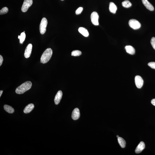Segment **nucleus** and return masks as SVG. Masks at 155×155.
<instances>
[{
	"instance_id": "nucleus-1",
	"label": "nucleus",
	"mask_w": 155,
	"mask_h": 155,
	"mask_svg": "<svg viewBox=\"0 0 155 155\" xmlns=\"http://www.w3.org/2000/svg\"><path fill=\"white\" fill-rule=\"evenodd\" d=\"M32 83L30 81H27L22 84L16 89L15 92L18 94H23L29 90L31 87Z\"/></svg>"
},
{
	"instance_id": "nucleus-2",
	"label": "nucleus",
	"mask_w": 155,
	"mask_h": 155,
	"mask_svg": "<svg viewBox=\"0 0 155 155\" xmlns=\"http://www.w3.org/2000/svg\"><path fill=\"white\" fill-rule=\"evenodd\" d=\"M53 54L52 50L48 48L46 49L41 55L40 62L43 64H45L50 60Z\"/></svg>"
},
{
	"instance_id": "nucleus-3",
	"label": "nucleus",
	"mask_w": 155,
	"mask_h": 155,
	"mask_svg": "<svg viewBox=\"0 0 155 155\" xmlns=\"http://www.w3.org/2000/svg\"><path fill=\"white\" fill-rule=\"evenodd\" d=\"M47 24V21L45 18H43L42 19L40 25V34H44L45 33L46 30Z\"/></svg>"
},
{
	"instance_id": "nucleus-4",
	"label": "nucleus",
	"mask_w": 155,
	"mask_h": 155,
	"mask_svg": "<svg viewBox=\"0 0 155 155\" xmlns=\"http://www.w3.org/2000/svg\"><path fill=\"white\" fill-rule=\"evenodd\" d=\"M129 25L130 27L135 30L139 29L141 27L140 23L136 19H130L129 21Z\"/></svg>"
},
{
	"instance_id": "nucleus-5",
	"label": "nucleus",
	"mask_w": 155,
	"mask_h": 155,
	"mask_svg": "<svg viewBox=\"0 0 155 155\" xmlns=\"http://www.w3.org/2000/svg\"><path fill=\"white\" fill-rule=\"evenodd\" d=\"M33 3V0H24L22 7V11L24 12L27 11L29 8L32 5Z\"/></svg>"
},
{
	"instance_id": "nucleus-6",
	"label": "nucleus",
	"mask_w": 155,
	"mask_h": 155,
	"mask_svg": "<svg viewBox=\"0 0 155 155\" xmlns=\"http://www.w3.org/2000/svg\"><path fill=\"white\" fill-rule=\"evenodd\" d=\"M90 18L92 23L93 25L95 26L98 25L99 16L97 12H92Z\"/></svg>"
},
{
	"instance_id": "nucleus-7",
	"label": "nucleus",
	"mask_w": 155,
	"mask_h": 155,
	"mask_svg": "<svg viewBox=\"0 0 155 155\" xmlns=\"http://www.w3.org/2000/svg\"><path fill=\"white\" fill-rule=\"evenodd\" d=\"M135 82L137 87L140 89L143 84V80L142 78L139 76H136L135 78Z\"/></svg>"
},
{
	"instance_id": "nucleus-8",
	"label": "nucleus",
	"mask_w": 155,
	"mask_h": 155,
	"mask_svg": "<svg viewBox=\"0 0 155 155\" xmlns=\"http://www.w3.org/2000/svg\"><path fill=\"white\" fill-rule=\"evenodd\" d=\"M32 49V45L31 44L28 45L25 50L24 53V56L26 58H28L30 56L31 54Z\"/></svg>"
},
{
	"instance_id": "nucleus-9",
	"label": "nucleus",
	"mask_w": 155,
	"mask_h": 155,
	"mask_svg": "<svg viewBox=\"0 0 155 155\" xmlns=\"http://www.w3.org/2000/svg\"><path fill=\"white\" fill-rule=\"evenodd\" d=\"M80 114L79 109L76 108L73 110L72 114V118L74 120H77L80 117Z\"/></svg>"
},
{
	"instance_id": "nucleus-10",
	"label": "nucleus",
	"mask_w": 155,
	"mask_h": 155,
	"mask_svg": "<svg viewBox=\"0 0 155 155\" xmlns=\"http://www.w3.org/2000/svg\"><path fill=\"white\" fill-rule=\"evenodd\" d=\"M62 95L63 93L61 91L59 90L57 92L54 100V102L56 105H57L59 104L62 98Z\"/></svg>"
},
{
	"instance_id": "nucleus-11",
	"label": "nucleus",
	"mask_w": 155,
	"mask_h": 155,
	"mask_svg": "<svg viewBox=\"0 0 155 155\" xmlns=\"http://www.w3.org/2000/svg\"><path fill=\"white\" fill-rule=\"evenodd\" d=\"M145 143L143 142H141L135 149V153L137 154L140 153L145 149Z\"/></svg>"
},
{
	"instance_id": "nucleus-12",
	"label": "nucleus",
	"mask_w": 155,
	"mask_h": 155,
	"mask_svg": "<svg viewBox=\"0 0 155 155\" xmlns=\"http://www.w3.org/2000/svg\"><path fill=\"white\" fill-rule=\"evenodd\" d=\"M142 2L145 6L149 10L153 11L154 10V8L153 5L149 2L148 0H142Z\"/></svg>"
},
{
	"instance_id": "nucleus-13",
	"label": "nucleus",
	"mask_w": 155,
	"mask_h": 155,
	"mask_svg": "<svg viewBox=\"0 0 155 155\" xmlns=\"http://www.w3.org/2000/svg\"><path fill=\"white\" fill-rule=\"evenodd\" d=\"M34 107V105L30 103L26 106L24 110V112L25 114H28L32 111Z\"/></svg>"
},
{
	"instance_id": "nucleus-14",
	"label": "nucleus",
	"mask_w": 155,
	"mask_h": 155,
	"mask_svg": "<svg viewBox=\"0 0 155 155\" xmlns=\"http://www.w3.org/2000/svg\"><path fill=\"white\" fill-rule=\"evenodd\" d=\"M79 32L85 37H87L89 36L88 31L86 29L83 27H80L78 29Z\"/></svg>"
},
{
	"instance_id": "nucleus-15",
	"label": "nucleus",
	"mask_w": 155,
	"mask_h": 155,
	"mask_svg": "<svg viewBox=\"0 0 155 155\" xmlns=\"http://www.w3.org/2000/svg\"><path fill=\"white\" fill-rule=\"evenodd\" d=\"M125 49L126 52L129 54H131V55H134L135 54V49L132 46H126L125 47Z\"/></svg>"
},
{
	"instance_id": "nucleus-16",
	"label": "nucleus",
	"mask_w": 155,
	"mask_h": 155,
	"mask_svg": "<svg viewBox=\"0 0 155 155\" xmlns=\"http://www.w3.org/2000/svg\"><path fill=\"white\" fill-rule=\"evenodd\" d=\"M117 9L116 5L113 2L110 3L109 10L110 12L113 14H115Z\"/></svg>"
},
{
	"instance_id": "nucleus-17",
	"label": "nucleus",
	"mask_w": 155,
	"mask_h": 155,
	"mask_svg": "<svg viewBox=\"0 0 155 155\" xmlns=\"http://www.w3.org/2000/svg\"><path fill=\"white\" fill-rule=\"evenodd\" d=\"M4 107L5 111L9 114H12L15 112L14 109L10 106L5 105H4Z\"/></svg>"
},
{
	"instance_id": "nucleus-18",
	"label": "nucleus",
	"mask_w": 155,
	"mask_h": 155,
	"mask_svg": "<svg viewBox=\"0 0 155 155\" xmlns=\"http://www.w3.org/2000/svg\"><path fill=\"white\" fill-rule=\"evenodd\" d=\"M118 138V143L119 144L121 148H125L126 145V143L125 140L122 138L120 137Z\"/></svg>"
},
{
	"instance_id": "nucleus-19",
	"label": "nucleus",
	"mask_w": 155,
	"mask_h": 155,
	"mask_svg": "<svg viewBox=\"0 0 155 155\" xmlns=\"http://www.w3.org/2000/svg\"><path fill=\"white\" fill-rule=\"evenodd\" d=\"M122 5L124 7L126 8H129L132 5L131 3L128 0L123 1L122 2Z\"/></svg>"
},
{
	"instance_id": "nucleus-20",
	"label": "nucleus",
	"mask_w": 155,
	"mask_h": 155,
	"mask_svg": "<svg viewBox=\"0 0 155 155\" xmlns=\"http://www.w3.org/2000/svg\"><path fill=\"white\" fill-rule=\"evenodd\" d=\"M81 54L82 52L80 51L76 50L72 52L71 55L72 56H79L81 55Z\"/></svg>"
},
{
	"instance_id": "nucleus-21",
	"label": "nucleus",
	"mask_w": 155,
	"mask_h": 155,
	"mask_svg": "<svg viewBox=\"0 0 155 155\" xmlns=\"http://www.w3.org/2000/svg\"><path fill=\"white\" fill-rule=\"evenodd\" d=\"M26 35L24 32L22 33L20 35V44H23V42L25 39Z\"/></svg>"
},
{
	"instance_id": "nucleus-22",
	"label": "nucleus",
	"mask_w": 155,
	"mask_h": 155,
	"mask_svg": "<svg viewBox=\"0 0 155 155\" xmlns=\"http://www.w3.org/2000/svg\"><path fill=\"white\" fill-rule=\"evenodd\" d=\"M8 9L7 7H4L0 11V15H2L8 13Z\"/></svg>"
},
{
	"instance_id": "nucleus-23",
	"label": "nucleus",
	"mask_w": 155,
	"mask_h": 155,
	"mask_svg": "<svg viewBox=\"0 0 155 155\" xmlns=\"http://www.w3.org/2000/svg\"><path fill=\"white\" fill-rule=\"evenodd\" d=\"M152 47L155 50V37H152L150 41Z\"/></svg>"
},
{
	"instance_id": "nucleus-24",
	"label": "nucleus",
	"mask_w": 155,
	"mask_h": 155,
	"mask_svg": "<svg viewBox=\"0 0 155 155\" xmlns=\"http://www.w3.org/2000/svg\"><path fill=\"white\" fill-rule=\"evenodd\" d=\"M83 8L82 7H79L76 10V14L77 15L80 14L81 13L82 10H83Z\"/></svg>"
},
{
	"instance_id": "nucleus-25",
	"label": "nucleus",
	"mask_w": 155,
	"mask_h": 155,
	"mask_svg": "<svg viewBox=\"0 0 155 155\" xmlns=\"http://www.w3.org/2000/svg\"><path fill=\"white\" fill-rule=\"evenodd\" d=\"M148 65L150 68L155 69V62H151L148 64Z\"/></svg>"
},
{
	"instance_id": "nucleus-26",
	"label": "nucleus",
	"mask_w": 155,
	"mask_h": 155,
	"mask_svg": "<svg viewBox=\"0 0 155 155\" xmlns=\"http://www.w3.org/2000/svg\"><path fill=\"white\" fill-rule=\"evenodd\" d=\"M3 58L2 56L1 55H0V66H1L2 65L3 62Z\"/></svg>"
},
{
	"instance_id": "nucleus-27",
	"label": "nucleus",
	"mask_w": 155,
	"mask_h": 155,
	"mask_svg": "<svg viewBox=\"0 0 155 155\" xmlns=\"http://www.w3.org/2000/svg\"><path fill=\"white\" fill-rule=\"evenodd\" d=\"M151 103L153 105L155 106V99H153L151 100Z\"/></svg>"
},
{
	"instance_id": "nucleus-28",
	"label": "nucleus",
	"mask_w": 155,
	"mask_h": 155,
	"mask_svg": "<svg viewBox=\"0 0 155 155\" xmlns=\"http://www.w3.org/2000/svg\"><path fill=\"white\" fill-rule=\"evenodd\" d=\"M3 92V91L2 90H1L0 91V97H1V95H2Z\"/></svg>"
},
{
	"instance_id": "nucleus-29",
	"label": "nucleus",
	"mask_w": 155,
	"mask_h": 155,
	"mask_svg": "<svg viewBox=\"0 0 155 155\" xmlns=\"http://www.w3.org/2000/svg\"><path fill=\"white\" fill-rule=\"evenodd\" d=\"M20 36L19 35V37H18V38L20 39Z\"/></svg>"
},
{
	"instance_id": "nucleus-30",
	"label": "nucleus",
	"mask_w": 155,
	"mask_h": 155,
	"mask_svg": "<svg viewBox=\"0 0 155 155\" xmlns=\"http://www.w3.org/2000/svg\"><path fill=\"white\" fill-rule=\"evenodd\" d=\"M117 138H118L119 137V136H118V135H117Z\"/></svg>"
},
{
	"instance_id": "nucleus-31",
	"label": "nucleus",
	"mask_w": 155,
	"mask_h": 155,
	"mask_svg": "<svg viewBox=\"0 0 155 155\" xmlns=\"http://www.w3.org/2000/svg\"><path fill=\"white\" fill-rule=\"evenodd\" d=\"M24 32L25 33V31H24Z\"/></svg>"
},
{
	"instance_id": "nucleus-32",
	"label": "nucleus",
	"mask_w": 155,
	"mask_h": 155,
	"mask_svg": "<svg viewBox=\"0 0 155 155\" xmlns=\"http://www.w3.org/2000/svg\"></svg>"
}]
</instances>
